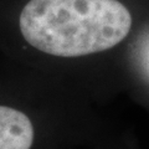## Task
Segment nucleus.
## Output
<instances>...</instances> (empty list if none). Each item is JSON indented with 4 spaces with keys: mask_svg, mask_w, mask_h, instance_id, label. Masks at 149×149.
Segmentation results:
<instances>
[{
    "mask_svg": "<svg viewBox=\"0 0 149 149\" xmlns=\"http://www.w3.org/2000/svg\"><path fill=\"white\" fill-rule=\"evenodd\" d=\"M19 26L32 47L58 57H80L124 40L132 15L118 0H30Z\"/></svg>",
    "mask_w": 149,
    "mask_h": 149,
    "instance_id": "f257e3e1",
    "label": "nucleus"
},
{
    "mask_svg": "<svg viewBox=\"0 0 149 149\" xmlns=\"http://www.w3.org/2000/svg\"><path fill=\"white\" fill-rule=\"evenodd\" d=\"M34 125L21 111L0 104V149H30Z\"/></svg>",
    "mask_w": 149,
    "mask_h": 149,
    "instance_id": "f03ea898",
    "label": "nucleus"
}]
</instances>
